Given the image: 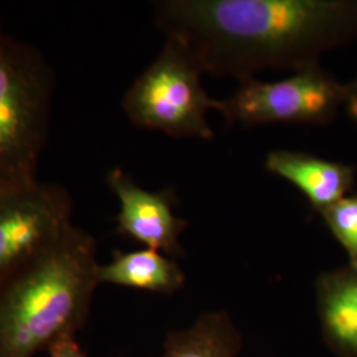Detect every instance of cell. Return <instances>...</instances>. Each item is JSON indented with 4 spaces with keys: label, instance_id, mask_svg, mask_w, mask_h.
I'll use <instances>...</instances> for the list:
<instances>
[{
    "label": "cell",
    "instance_id": "6da1fadb",
    "mask_svg": "<svg viewBox=\"0 0 357 357\" xmlns=\"http://www.w3.org/2000/svg\"><path fill=\"white\" fill-rule=\"evenodd\" d=\"M156 24L202 72L253 78L266 68L295 72L357 36V0H167Z\"/></svg>",
    "mask_w": 357,
    "mask_h": 357
},
{
    "label": "cell",
    "instance_id": "7a4b0ae2",
    "mask_svg": "<svg viewBox=\"0 0 357 357\" xmlns=\"http://www.w3.org/2000/svg\"><path fill=\"white\" fill-rule=\"evenodd\" d=\"M97 243L72 225L0 283V357H33L75 337L89 318Z\"/></svg>",
    "mask_w": 357,
    "mask_h": 357
},
{
    "label": "cell",
    "instance_id": "3957f363",
    "mask_svg": "<svg viewBox=\"0 0 357 357\" xmlns=\"http://www.w3.org/2000/svg\"><path fill=\"white\" fill-rule=\"evenodd\" d=\"M52 93L53 76L43 54L0 31V191L38 181Z\"/></svg>",
    "mask_w": 357,
    "mask_h": 357
},
{
    "label": "cell",
    "instance_id": "277c9868",
    "mask_svg": "<svg viewBox=\"0 0 357 357\" xmlns=\"http://www.w3.org/2000/svg\"><path fill=\"white\" fill-rule=\"evenodd\" d=\"M202 70L176 41L167 38L160 56L128 90L123 109L132 123L174 137L212 139L208 109H217L200 84Z\"/></svg>",
    "mask_w": 357,
    "mask_h": 357
},
{
    "label": "cell",
    "instance_id": "5b68a950",
    "mask_svg": "<svg viewBox=\"0 0 357 357\" xmlns=\"http://www.w3.org/2000/svg\"><path fill=\"white\" fill-rule=\"evenodd\" d=\"M345 102V85L315 65L277 82L255 78L217 109L230 123L255 126L265 123H328Z\"/></svg>",
    "mask_w": 357,
    "mask_h": 357
},
{
    "label": "cell",
    "instance_id": "8992f818",
    "mask_svg": "<svg viewBox=\"0 0 357 357\" xmlns=\"http://www.w3.org/2000/svg\"><path fill=\"white\" fill-rule=\"evenodd\" d=\"M73 203L56 184L0 191V283L56 243L72 224Z\"/></svg>",
    "mask_w": 357,
    "mask_h": 357
},
{
    "label": "cell",
    "instance_id": "52a82bcc",
    "mask_svg": "<svg viewBox=\"0 0 357 357\" xmlns=\"http://www.w3.org/2000/svg\"><path fill=\"white\" fill-rule=\"evenodd\" d=\"M107 183L119 199L116 233L166 255H181L178 236L187 221L174 213V193L144 191L121 168H114Z\"/></svg>",
    "mask_w": 357,
    "mask_h": 357
},
{
    "label": "cell",
    "instance_id": "ba28073f",
    "mask_svg": "<svg viewBox=\"0 0 357 357\" xmlns=\"http://www.w3.org/2000/svg\"><path fill=\"white\" fill-rule=\"evenodd\" d=\"M268 172L289 180L320 213L347 196L355 184V168L314 155L277 150L265 162Z\"/></svg>",
    "mask_w": 357,
    "mask_h": 357
},
{
    "label": "cell",
    "instance_id": "9c48e42d",
    "mask_svg": "<svg viewBox=\"0 0 357 357\" xmlns=\"http://www.w3.org/2000/svg\"><path fill=\"white\" fill-rule=\"evenodd\" d=\"M318 311L326 343L340 357H357V270L347 265L317 282Z\"/></svg>",
    "mask_w": 357,
    "mask_h": 357
},
{
    "label": "cell",
    "instance_id": "30bf717a",
    "mask_svg": "<svg viewBox=\"0 0 357 357\" xmlns=\"http://www.w3.org/2000/svg\"><path fill=\"white\" fill-rule=\"evenodd\" d=\"M98 283H112L151 293L174 294L183 287L185 277L178 264L153 249L114 252L107 265L97 270Z\"/></svg>",
    "mask_w": 357,
    "mask_h": 357
},
{
    "label": "cell",
    "instance_id": "8fae6325",
    "mask_svg": "<svg viewBox=\"0 0 357 357\" xmlns=\"http://www.w3.org/2000/svg\"><path fill=\"white\" fill-rule=\"evenodd\" d=\"M241 344V336L227 314H206L191 328L169 333L163 357H236Z\"/></svg>",
    "mask_w": 357,
    "mask_h": 357
},
{
    "label": "cell",
    "instance_id": "7c38bea8",
    "mask_svg": "<svg viewBox=\"0 0 357 357\" xmlns=\"http://www.w3.org/2000/svg\"><path fill=\"white\" fill-rule=\"evenodd\" d=\"M326 225L344 248L349 266L357 270V195L345 196L336 204L320 212Z\"/></svg>",
    "mask_w": 357,
    "mask_h": 357
},
{
    "label": "cell",
    "instance_id": "4fadbf2b",
    "mask_svg": "<svg viewBox=\"0 0 357 357\" xmlns=\"http://www.w3.org/2000/svg\"><path fill=\"white\" fill-rule=\"evenodd\" d=\"M50 357H89L78 345L75 337L64 339L48 351Z\"/></svg>",
    "mask_w": 357,
    "mask_h": 357
},
{
    "label": "cell",
    "instance_id": "5bb4252c",
    "mask_svg": "<svg viewBox=\"0 0 357 357\" xmlns=\"http://www.w3.org/2000/svg\"><path fill=\"white\" fill-rule=\"evenodd\" d=\"M344 105L348 114L357 123V78L354 82L345 85Z\"/></svg>",
    "mask_w": 357,
    "mask_h": 357
}]
</instances>
